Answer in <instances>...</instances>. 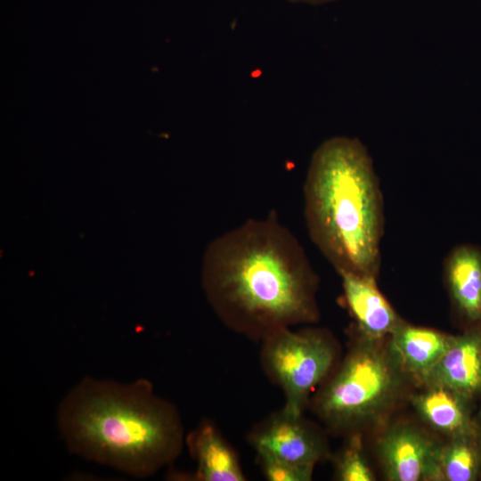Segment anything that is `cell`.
<instances>
[{
  "label": "cell",
  "instance_id": "6da1fadb",
  "mask_svg": "<svg viewBox=\"0 0 481 481\" xmlns=\"http://www.w3.org/2000/svg\"><path fill=\"white\" fill-rule=\"evenodd\" d=\"M202 286L219 321L257 342L319 319L318 274L275 212L249 219L210 242Z\"/></svg>",
  "mask_w": 481,
  "mask_h": 481
},
{
  "label": "cell",
  "instance_id": "7a4b0ae2",
  "mask_svg": "<svg viewBox=\"0 0 481 481\" xmlns=\"http://www.w3.org/2000/svg\"><path fill=\"white\" fill-rule=\"evenodd\" d=\"M57 424L69 452L135 477L172 463L185 444L177 408L145 379H81L61 402Z\"/></svg>",
  "mask_w": 481,
  "mask_h": 481
},
{
  "label": "cell",
  "instance_id": "3957f363",
  "mask_svg": "<svg viewBox=\"0 0 481 481\" xmlns=\"http://www.w3.org/2000/svg\"><path fill=\"white\" fill-rule=\"evenodd\" d=\"M303 198L309 238L337 273L377 278L384 201L364 144L348 136L323 141L311 157Z\"/></svg>",
  "mask_w": 481,
  "mask_h": 481
},
{
  "label": "cell",
  "instance_id": "277c9868",
  "mask_svg": "<svg viewBox=\"0 0 481 481\" xmlns=\"http://www.w3.org/2000/svg\"><path fill=\"white\" fill-rule=\"evenodd\" d=\"M309 406L331 432L353 434L398 398L407 373L390 342L360 333Z\"/></svg>",
  "mask_w": 481,
  "mask_h": 481
},
{
  "label": "cell",
  "instance_id": "5b68a950",
  "mask_svg": "<svg viewBox=\"0 0 481 481\" xmlns=\"http://www.w3.org/2000/svg\"><path fill=\"white\" fill-rule=\"evenodd\" d=\"M259 356L264 373L284 395L281 409L304 415L311 394L334 370L338 348L324 330L288 328L264 339Z\"/></svg>",
  "mask_w": 481,
  "mask_h": 481
},
{
  "label": "cell",
  "instance_id": "8992f818",
  "mask_svg": "<svg viewBox=\"0 0 481 481\" xmlns=\"http://www.w3.org/2000/svg\"><path fill=\"white\" fill-rule=\"evenodd\" d=\"M257 452H263L298 464L314 465L329 457L320 432L303 415L282 409L257 423L247 436Z\"/></svg>",
  "mask_w": 481,
  "mask_h": 481
},
{
  "label": "cell",
  "instance_id": "52a82bcc",
  "mask_svg": "<svg viewBox=\"0 0 481 481\" xmlns=\"http://www.w3.org/2000/svg\"><path fill=\"white\" fill-rule=\"evenodd\" d=\"M441 447L410 425L390 428L378 443L386 475L392 481L443 480Z\"/></svg>",
  "mask_w": 481,
  "mask_h": 481
},
{
  "label": "cell",
  "instance_id": "ba28073f",
  "mask_svg": "<svg viewBox=\"0 0 481 481\" xmlns=\"http://www.w3.org/2000/svg\"><path fill=\"white\" fill-rule=\"evenodd\" d=\"M339 276L346 305L362 335L384 338L404 322L379 289L376 277L353 273Z\"/></svg>",
  "mask_w": 481,
  "mask_h": 481
},
{
  "label": "cell",
  "instance_id": "9c48e42d",
  "mask_svg": "<svg viewBox=\"0 0 481 481\" xmlns=\"http://www.w3.org/2000/svg\"><path fill=\"white\" fill-rule=\"evenodd\" d=\"M427 386H439L463 396L481 389V331L473 330L453 337L452 342L423 379Z\"/></svg>",
  "mask_w": 481,
  "mask_h": 481
},
{
  "label": "cell",
  "instance_id": "30bf717a",
  "mask_svg": "<svg viewBox=\"0 0 481 481\" xmlns=\"http://www.w3.org/2000/svg\"><path fill=\"white\" fill-rule=\"evenodd\" d=\"M197 464L192 480L245 481L239 456L210 420H202L185 436Z\"/></svg>",
  "mask_w": 481,
  "mask_h": 481
},
{
  "label": "cell",
  "instance_id": "8fae6325",
  "mask_svg": "<svg viewBox=\"0 0 481 481\" xmlns=\"http://www.w3.org/2000/svg\"><path fill=\"white\" fill-rule=\"evenodd\" d=\"M444 277L456 311L470 322H481V248L464 243L444 260Z\"/></svg>",
  "mask_w": 481,
  "mask_h": 481
},
{
  "label": "cell",
  "instance_id": "7c38bea8",
  "mask_svg": "<svg viewBox=\"0 0 481 481\" xmlns=\"http://www.w3.org/2000/svg\"><path fill=\"white\" fill-rule=\"evenodd\" d=\"M405 371L423 381L452 342L453 336L403 322L389 336Z\"/></svg>",
  "mask_w": 481,
  "mask_h": 481
},
{
  "label": "cell",
  "instance_id": "4fadbf2b",
  "mask_svg": "<svg viewBox=\"0 0 481 481\" xmlns=\"http://www.w3.org/2000/svg\"><path fill=\"white\" fill-rule=\"evenodd\" d=\"M461 397L445 387L428 386L414 397V405L434 428L453 436H469L471 428Z\"/></svg>",
  "mask_w": 481,
  "mask_h": 481
},
{
  "label": "cell",
  "instance_id": "5bb4252c",
  "mask_svg": "<svg viewBox=\"0 0 481 481\" xmlns=\"http://www.w3.org/2000/svg\"><path fill=\"white\" fill-rule=\"evenodd\" d=\"M477 453L467 436H454L441 447L440 466L443 480L470 481L477 471Z\"/></svg>",
  "mask_w": 481,
  "mask_h": 481
},
{
  "label": "cell",
  "instance_id": "9a60e30c",
  "mask_svg": "<svg viewBox=\"0 0 481 481\" xmlns=\"http://www.w3.org/2000/svg\"><path fill=\"white\" fill-rule=\"evenodd\" d=\"M336 476L340 481H373L375 477L363 454L360 434L353 433L335 461Z\"/></svg>",
  "mask_w": 481,
  "mask_h": 481
},
{
  "label": "cell",
  "instance_id": "2e32d148",
  "mask_svg": "<svg viewBox=\"0 0 481 481\" xmlns=\"http://www.w3.org/2000/svg\"><path fill=\"white\" fill-rule=\"evenodd\" d=\"M262 472L269 481H310L314 465L294 463L267 452H257Z\"/></svg>",
  "mask_w": 481,
  "mask_h": 481
},
{
  "label": "cell",
  "instance_id": "e0dca14e",
  "mask_svg": "<svg viewBox=\"0 0 481 481\" xmlns=\"http://www.w3.org/2000/svg\"><path fill=\"white\" fill-rule=\"evenodd\" d=\"M290 3H296V4H307L312 5H320L324 4H329L335 2L337 0H287Z\"/></svg>",
  "mask_w": 481,
  "mask_h": 481
}]
</instances>
